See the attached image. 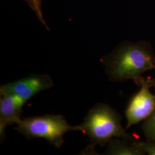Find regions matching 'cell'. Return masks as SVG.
<instances>
[{"instance_id":"cell-1","label":"cell","mask_w":155,"mask_h":155,"mask_svg":"<svg viewBox=\"0 0 155 155\" xmlns=\"http://www.w3.org/2000/svg\"><path fill=\"white\" fill-rule=\"evenodd\" d=\"M109 79L113 82L134 80L154 70L155 54L150 42H122L102 59Z\"/></svg>"},{"instance_id":"cell-7","label":"cell","mask_w":155,"mask_h":155,"mask_svg":"<svg viewBox=\"0 0 155 155\" xmlns=\"http://www.w3.org/2000/svg\"><path fill=\"white\" fill-rule=\"evenodd\" d=\"M113 138L108 143L105 155H144L143 151L133 145L131 140Z\"/></svg>"},{"instance_id":"cell-5","label":"cell","mask_w":155,"mask_h":155,"mask_svg":"<svg viewBox=\"0 0 155 155\" xmlns=\"http://www.w3.org/2000/svg\"><path fill=\"white\" fill-rule=\"evenodd\" d=\"M53 85V81L49 75L35 74L2 85L0 95H15L27 102L36 94L51 88Z\"/></svg>"},{"instance_id":"cell-4","label":"cell","mask_w":155,"mask_h":155,"mask_svg":"<svg viewBox=\"0 0 155 155\" xmlns=\"http://www.w3.org/2000/svg\"><path fill=\"white\" fill-rule=\"evenodd\" d=\"M134 81L140 90L130 100L125 111L127 120L126 129L144 121L155 109V95L150 91L153 87L151 79L141 76Z\"/></svg>"},{"instance_id":"cell-6","label":"cell","mask_w":155,"mask_h":155,"mask_svg":"<svg viewBox=\"0 0 155 155\" xmlns=\"http://www.w3.org/2000/svg\"><path fill=\"white\" fill-rule=\"evenodd\" d=\"M25 101L16 95L2 94L0 98V136L4 140L6 127L17 124L21 120V115Z\"/></svg>"},{"instance_id":"cell-2","label":"cell","mask_w":155,"mask_h":155,"mask_svg":"<svg viewBox=\"0 0 155 155\" xmlns=\"http://www.w3.org/2000/svg\"><path fill=\"white\" fill-rule=\"evenodd\" d=\"M121 119L117 111L105 104H97L91 108L80 125L82 132L90 140L88 150H93L97 145L105 146L113 138L133 139L122 127Z\"/></svg>"},{"instance_id":"cell-9","label":"cell","mask_w":155,"mask_h":155,"mask_svg":"<svg viewBox=\"0 0 155 155\" xmlns=\"http://www.w3.org/2000/svg\"><path fill=\"white\" fill-rule=\"evenodd\" d=\"M132 143L140 150L143 151L145 154L155 155V141H139L133 139L131 140Z\"/></svg>"},{"instance_id":"cell-8","label":"cell","mask_w":155,"mask_h":155,"mask_svg":"<svg viewBox=\"0 0 155 155\" xmlns=\"http://www.w3.org/2000/svg\"><path fill=\"white\" fill-rule=\"evenodd\" d=\"M141 129L147 140L155 141V109L150 116L144 120Z\"/></svg>"},{"instance_id":"cell-3","label":"cell","mask_w":155,"mask_h":155,"mask_svg":"<svg viewBox=\"0 0 155 155\" xmlns=\"http://www.w3.org/2000/svg\"><path fill=\"white\" fill-rule=\"evenodd\" d=\"M17 130L28 140L46 139L57 148L61 147L64 136L69 131H81L80 125L71 126L61 114H47L42 116L24 118L17 124Z\"/></svg>"},{"instance_id":"cell-10","label":"cell","mask_w":155,"mask_h":155,"mask_svg":"<svg viewBox=\"0 0 155 155\" xmlns=\"http://www.w3.org/2000/svg\"><path fill=\"white\" fill-rule=\"evenodd\" d=\"M24 1H25L28 3V5L32 8V9L35 12L40 21L45 25L47 30H49V28L45 22V19L43 16V13L41 12V6L42 0H24Z\"/></svg>"},{"instance_id":"cell-11","label":"cell","mask_w":155,"mask_h":155,"mask_svg":"<svg viewBox=\"0 0 155 155\" xmlns=\"http://www.w3.org/2000/svg\"><path fill=\"white\" fill-rule=\"evenodd\" d=\"M154 70H155V67H154ZM151 81H152V82L153 87H154L155 88V79H151Z\"/></svg>"}]
</instances>
